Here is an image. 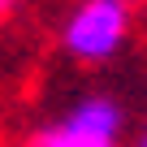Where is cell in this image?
<instances>
[{
  "mask_svg": "<svg viewBox=\"0 0 147 147\" xmlns=\"http://www.w3.org/2000/svg\"><path fill=\"white\" fill-rule=\"evenodd\" d=\"M130 35V0H78L61 26V43L74 61L104 65Z\"/></svg>",
  "mask_w": 147,
  "mask_h": 147,
  "instance_id": "obj_1",
  "label": "cell"
},
{
  "mask_svg": "<svg viewBox=\"0 0 147 147\" xmlns=\"http://www.w3.org/2000/svg\"><path fill=\"white\" fill-rule=\"evenodd\" d=\"M121 104L108 95H87L65 108L52 125L35 130L26 147H117L121 143Z\"/></svg>",
  "mask_w": 147,
  "mask_h": 147,
  "instance_id": "obj_2",
  "label": "cell"
},
{
  "mask_svg": "<svg viewBox=\"0 0 147 147\" xmlns=\"http://www.w3.org/2000/svg\"><path fill=\"white\" fill-rule=\"evenodd\" d=\"M18 5H22V0H0V18H9V13L18 9Z\"/></svg>",
  "mask_w": 147,
  "mask_h": 147,
  "instance_id": "obj_3",
  "label": "cell"
},
{
  "mask_svg": "<svg viewBox=\"0 0 147 147\" xmlns=\"http://www.w3.org/2000/svg\"><path fill=\"white\" fill-rule=\"evenodd\" d=\"M134 147H147V125H143V134L134 138Z\"/></svg>",
  "mask_w": 147,
  "mask_h": 147,
  "instance_id": "obj_4",
  "label": "cell"
}]
</instances>
